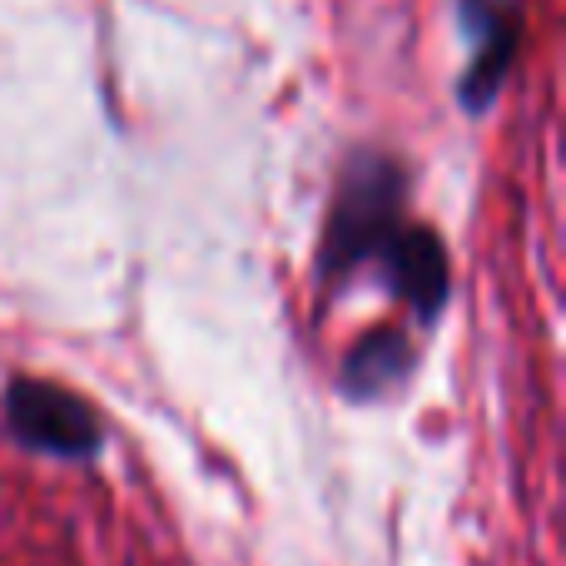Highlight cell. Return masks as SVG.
Masks as SVG:
<instances>
[{"label":"cell","mask_w":566,"mask_h":566,"mask_svg":"<svg viewBox=\"0 0 566 566\" xmlns=\"http://www.w3.org/2000/svg\"><path fill=\"white\" fill-rule=\"evenodd\" d=\"M0 566H189L90 418L0 363Z\"/></svg>","instance_id":"6da1fadb"}]
</instances>
